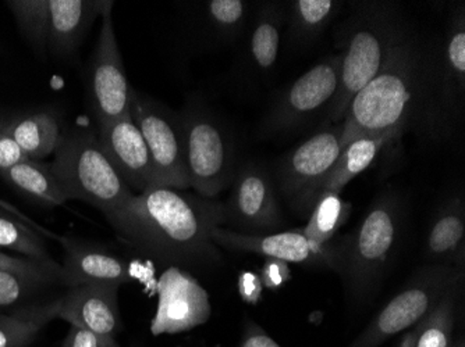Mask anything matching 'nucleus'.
Masks as SVG:
<instances>
[{
  "label": "nucleus",
  "instance_id": "33",
  "mask_svg": "<svg viewBox=\"0 0 465 347\" xmlns=\"http://www.w3.org/2000/svg\"><path fill=\"white\" fill-rule=\"evenodd\" d=\"M54 285L51 282L17 274L2 273L0 271V307L15 306L27 302L42 289Z\"/></svg>",
  "mask_w": 465,
  "mask_h": 347
},
{
  "label": "nucleus",
  "instance_id": "21",
  "mask_svg": "<svg viewBox=\"0 0 465 347\" xmlns=\"http://www.w3.org/2000/svg\"><path fill=\"white\" fill-rule=\"evenodd\" d=\"M424 255L428 265L465 267V200L454 195L440 206L425 237Z\"/></svg>",
  "mask_w": 465,
  "mask_h": 347
},
{
  "label": "nucleus",
  "instance_id": "36",
  "mask_svg": "<svg viewBox=\"0 0 465 347\" xmlns=\"http://www.w3.org/2000/svg\"><path fill=\"white\" fill-rule=\"evenodd\" d=\"M240 347H282L278 342L269 336L260 325L248 323L242 333V344Z\"/></svg>",
  "mask_w": 465,
  "mask_h": 347
},
{
  "label": "nucleus",
  "instance_id": "18",
  "mask_svg": "<svg viewBox=\"0 0 465 347\" xmlns=\"http://www.w3.org/2000/svg\"><path fill=\"white\" fill-rule=\"evenodd\" d=\"M287 20V4L266 2L251 18L242 41L240 67L245 77L268 81L274 74L281 53L282 33Z\"/></svg>",
  "mask_w": 465,
  "mask_h": 347
},
{
  "label": "nucleus",
  "instance_id": "34",
  "mask_svg": "<svg viewBox=\"0 0 465 347\" xmlns=\"http://www.w3.org/2000/svg\"><path fill=\"white\" fill-rule=\"evenodd\" d=\"M28 160L27 153L0 127V172Z\"/></svg>",
  "mask_w": 465,
  "mask_h": 347
},
{
  "label": "nucleus",
  "instance_id": "23",
  "mask_svg": "<svg viewBox=\"0 0 465 347\" xmlns=\"http://www.w3.org/2000/svg\"><path fill=\"white\" fill-rule=\"evenodd\" d=\"M394 142L397 140L393 135H367L347 143L341 158L337 159L333 169L316 190L315 203L325 193H341L351 179L370 169L381 153Z\"/></svg>",
  "mask_w": 465,
  "mask_h": 347
},
{
  "label": "nucleus",
  "instance_id": "4",
  "mask_svg": "<svg viewBox=\"0 0 465 347\" xmlns=\"http://www.w3.org/2000/svg\"><path fill=\"white\" fill-rule=\"evenodd\" d=\"M403 221L399 195L383 192L371 203L357 228L334 241L336 273L355 307L370 306L378 294L399 246Z\"/></svg>",
  "mask_w": 465,
  "mask_h": 347
},
{
  "label": "nucleus",
  "instance_id": "6",
  "mask_svg": "<svg viewBox=\"0 0 465 347\" xmlns=\"http://www.w3.org/2000/svg\"><path fill=\"white\" fill-rule=\"evenodd\" d=\"M179 113L190 184L200 197L215 199L232 185L236 174V143L229 128L203 99L192 96Z\"/></svg>",
  "mask_w": 465,
  "mask_h": 347
},
{
  "label": "nucleus",
  "instance_id": "22",
  "mask_svg": "<svg viewBox=\"0 0 465 347\" xmlns=\"http://www.w3.org/2000/svg\"><path fill=\"white\" fill-rule=\"evenodd\" d=\"M0 127L18 143L31 160L42 161L54 153L60 137V117L52 111H33L0 120Z\"/></svg>",
  "mask_w": 465,
  "mask_h": 347
},
{
  "label": "nucleus",
  "instance_id": "7",
  "mask_svg": "<svg viewBox=\"0 0 465 347\" xmlns=\"http://www.w3.org/2000/svg\"><path fill=\"white\" fill-rule=\"evenodd\" d=\"M465 101V7L460 4L440 48L428 49L422 134L445 138L461 119Z\"/></svg>",
  "mask_w": 465,
  "mask_h": 347
},
{
  "label": "nucleus",
  "instance_id": "3",
  "mask_svg": "<svg viewBox=\"0 0 465 347\" xmlns=\"http://www.w3.org/2000/svg\"><path fill=\"white\" fill-rule=\"evenodd\" d=\"M409 30L396 4L357 2L352 5L351 14L339 34L341 78L323 124L343 122L352 99L385 66Z\"/></svg>",
  "mask_w": 465,
  "mask_h": 347
},
{
  "label": "nucleus",
  "instance_id": "11",
  "mask_svg": "<svg viewBox=\"0 0 465 347\" xmlns=\"http://www.w3.org/2000/svg\"><path fill=\"white\" fill-rule=\"evenodd\" d=\"M130 116L150 150L156 187L190 189L180 113L132 88Z\"/></svg>",
  "mask_w": 465,
  "mask_h": 347
},
{
  "label": "nucleus",
  "instance_id": "37",
  "mask_svg": "<svg viewBox=\"0 0 465 347\" xmlns=\"http://www.w3.org/2000/svg\"><path fill=\"white\" fill-rule=\"evenodd\" d=\"M262 282L252 273H242L239 278V291L247 303H257L261 296Z\"/></svg>",
  "mask_w": 465,
  "mask_h": 347
},
{
  "label": "nucleus",
  "instance_id": "38",
  "mask_svg": "<svg viewBox=\"0 0 465 347\" xmlns=\"http://www.w3.org/2000/svg\"><path fill=\"white\" fill-rule=\"evenodd\" d=\"M63 347H102L95 333L83 328L72 327Z\"/></svg>",
  "mask_w": 465,
  "mask_h": 347
},
{
  "label": "nucleus",
  "instance_id": "17",
  "mask_svg": "<svg viewBox=\"0 0 465 347\" xmlns=\"http://www.w3.org/2000/svg\"><path fill=\"white\" fill-rule=\"evenodd\" d=\"M211 315L208 296L197 282L176 267L159 282V307L153 321V335L192 330Z\"/></svg>",
  "mask_w": 465,
  "mask_h": 347
},
{
  "label": "nucleus",
  "instance_id": "32",
  "mask_svg": "<svg viewBox=\"0 0 465 347\" xmlns=\"http://www.w3.org/2000/svg\"><path fill=\"white\" fill-rule=\"evenodd\" d=\"M0 271L62 284V265L56 262H41L31 257H13L0 250Z\"/></svg>",
  "mask_w": 465,
  "mask_h": 347
},
{
  "label": "nucleus",
  "instance_id": "2",
  "mask_svg": "<svg viewBox=\"0 0 465 347\" xmlns=\"http://www.w3.org/2000/svg\"><path fill=\"white\" fill-rule=\"evenodd\" d=\"M428 49L411 28L393 49L385 66L357 93L343 120L341 148L367 135L422 132Z\"/></svg>",
  "mask_w": 465,
  "mask_h": 347
},
{
  "label": "nucleus",
  "instance_id": "8",
  "mask_svg": "<svg viewBox=\"0 0 465 347\" xmlns=\"http://www.w3.org/2000/svg\"><path fill=\"white\" fill-rule=\"evenodd\" d=\"M464 270L448 265H428L414 274L368 323L349 347H379L388 339L411 330L424 320L441 297L460 279Z\"/></svg>",
  "mask_w": 465,
  "mask_h": 347
},
{
  "label": "nucleus",
  "instance_id": "19",
  "mask_svg": "<svg viewBox=\"0 0 465 347\" xmlns=\"http://www.w3.org/2000/svg\"><path fill=\"white\" fill-rule=\"evenodd\" d=\"M64 247L62 284L67 288L84 284L123 285L132 281L129 265L117 255L104 249L85 246L67 237L54 236Z\"/></svg>",
  "mask_w": 465,
  "mask_h": 347
},
{
  "label": "nucleus",
  "instance_id": "10",
  "mask_svg": "<svg viewBox=\"0 0 465 347\" xmlns=\"http://www.w3.org/2000/svg\"><path fill=\"white\" fill-rule=\"evenodd\" d=\"M343 122L323 124L304 142L282 156L272 177L292 211L310 216L323 179L341 158Z\"/></svg>",
  "mask_w": 465,
  "mask_h": 347
},
{
  "label": "nucleus",
  "instance_id": "30",
  "mask_svg": "<svg viewBox=\"0 0 465 347\" xmlns=\"http://www.w3.org/2000/svg\"><path fill=\"white\" fill-rule=\"evenodd\" d=\"M7 6L15 14L23 35L36 53L48 52L49 0H12Z\"/></svg>",
  "mask_w": 465,
  "mask_h": 347
},
{
  "label": "nucleus",
  "instance_id": "20",
  "mask_svg": "<svg viewBox=\"0 0 465 347\" xmlns=\"http://www.w3.org/2000/svg\"><path fill=\"white\" fill-rule=\"evenodd\" d=\"M104 6L96 0H49V53L72 59Z\"/></svg>",
  "mask_w": 465,
  "mask_h": 347
},
{
  "label": "nucleus",
  "instance_id": "14",
  "mask_svg": "<svg viewBox=\"0 0 465 347\" xmlns=\"http://www.w3.org/2000/svg\"><path fill=\"white\" fill-rule=\"evenodd\" d=\"M213 241L221 249L255 253L287 265L294 263L311 267H325L336 273V239L329 246H316L308 241L302 228L268 235H242L218 227L213 231Z\"/></svg>",
  "mask_w": 465,
  "mask_h": 347
},
{
  "label": "nucleus",
  "instance_id": "1",
  "mask_svg": "<svg viewBox=\"0 0 465 347\" xmlns=\"http://www.w3.org/2000/svg\"><path fill=\"white\" fill-rule=\"evenodd\" d=\"M108 218L117 236L155 262L180 270L221 265L213 231L223 227V203L197 193L153 187L125 200Z\"/></svg>",
  "mask_w": 465,
  "mask_h": 347
},
{
  "label": "nucleus",
  "instance_id": "39",
  "mask_svg": "<svg viewBox=\"0 0 465 347\" xmlns=\"http://www.w3.org/2000/svg\"><path fill=\"white\" fill-rule=\"evenodd\" d=\"M415 343V327L407 331L403 335V339L400 342L399 347H414Z\"/></svg>",
  "mask_w": 465,
  "mask_h": 347
},
{
  "label": "nucleus",
  "instance_id": "40",
  "mask_svg": "<svg viewBox=\"0 0 465 347\" xmlns=\"http://www.w3.org/2000/svg\"><path fill=\"white\" fill-rule=\"evenodd\" d=\"M102 347H120L116 341H101Z\"/></svg>",
  "mask_w": 465,
  "mask_h": 347
},
{
  "label": "nucleus",
  "instance_id": "29",
  "mask_svg": "<svg viewBox=\"0 0 465 347\" xmlns=\"http://www.w3.org/2000/svg\"><path fill=\"white\" fill-rule=\"evenodd\" d=\"M350 213L351 205L341 197V193H325L316 200L302 232L316 246H329L336 239L339 229L349 220Z\"/></svg>",
  "mask_w": 465,
  "mask_h": 347
},
{
  "label": "nucleus",
  "instance_id": "24",
  "mask_svg": "<svg viewBox=\"0 0 465 347\" xmlns=\"http://www.w3.org/2000/svg\"><path fill=\"white\" fill-rule=\"evenodd\" d=\"M0 178L21 197L42 207H59L69 202L52 171L51 163L25 161L0 172Z\"/></svg>",
  "mask_w": 465,
  "mask_h": 347
},
{
  "label": "nucleus",
  "instance_id": "9",
  "mask_svg": "<svg viewBox=\"0 0 465 347\" xmlns=\"http://www.w3.org/2000/svg\"><path fill=\"white\" fill-rule=\"evenodd\" d=\"M341 54L323 57L274 99L260 124V137L300 132L316 120L325 121L341 78Z\"/></svg>",
  "mask_w": 465,
  "mask_h": 347
},
{
  "label": "nucleus",
  "instance_id": "41",
  "mask_svg": "<svg viewBox=\"0 0 465 347\" xmlns=\"http://www.w3.org/2000/svg\"><path fill=\"white\" fill-rule=\"evenodd\" d=\"M451 347H465V339L461 336V338L457 339V341H453Z\"/></svg>",
  "mask_w": 465,
  "mask_h": 347
},
{
  "label": "nucleus",
  "instance_id": "13",
  "mask_svg": "<svg viewBox=\"0 0 465 347\" xmlns=\"http://www.w3.org/2000/svg\"><path fill=\"white\" fill-rule=\"evenodd\" d=\"M114 2L102 12V28L88 63L87 98L96 122L112 121L130 113V91L112 18Z\"/></svg>",
  "mask_w": 465,
  "mask_h": 347
},
{
  "label": "nucleus",
  "instance_id": "35",
  "mask_svg": "<svg viewBox=\"0 0 465 347\" xmlns=\"http://www.w3.org/2000/svg\"><path fill=\"white\" fill-rule=\"evenodd\" d=\"M289 278L290 273L287 263L273 260V258L266 260L262 273H261V282H262L263 286L269 289H276L283 285Z\"/></svg>",
  "mask_w": 465,
  "mask_h": 347
},
{
  "label": "nucleus",
  "instance_id": "25",
  "mask_svg": "<svg viewBox=\"0 0 465 347\" xmlns=\"http://www.w3.org/2000/svg\"><path fill=\"white\" fill-rule=\"evenodd\" d=\"M341 5L336 0H294L287 4V45L292 49L312 45L336 17Z\"/></svg>",
  "mask_w": 465,
  "mask_h": 347
},
{
  "label": "nucleus",
  "instance_id": "31",
  "mask_svg": "<svg viewBox=\"0 0 465 347\" xmlns=\"http://www.w3.org/2000/svg\"><path fill=\"white\" fill-rule=\"evenodd\" d=\"M0 249L12 250L41 262H54L45 242L23 221L0 210Z\"/></svg>",
  "mask_w": 465,
  "mask_h": 347
},
{
  "label": "nucleus",
  "instance_id": "12",
  "mask_svg": "<svg viewBox=\"0 0 465 347\" xmlns=\"http://www.w3.org/2000/svg\"><path fill=\"white\" fill-rule=\"evenodd\" d=\"M223 203V227L242 235L281 232L283 216L272 172L258 161L237 166Z\"/></svg>",
  "mask_w": 465,
  "mask_h": 347
},
{
  "label": "nucleus",
  "instance_id": "27",
  "mask_svg": "<svg viewBox=\"0 0 465 347\" xmlns=\"http://www.w3.org/2000/svg\"><path fill=\"white\" fill-rule=\"evenodd\" d=\"M462 285L464 278L457 281L435 309L415 325L414 347H451Z\"/></svg>",
  "mask_w": 465,
  "mask_h": 347
},
{
  "label": "nucleus",
  "instance_id": "28",
  "mask_svg": "<svg viewBox=\"0 0 465 347\" xmlns=\"http://www.w3.org/2000/svg\"><path fill=\"white\" fill-rule=\"evenodd\" d=\"M54 318L56 300L21 307L12 314H0V347H27Z\"/></svg>",
  "mask_w": 465,
  "mask_h": 347
},
{
  "label": "nucleus",
  "instance_id": "16",
  "mask_svg": "<svg viewBox=\"0 0 465 347\" xmlns=\"http://www.w3.org/2000/svg\"><path fill=\"white\" fill-rule=\"evenodd\" d=\"M117 291L119 285L112 284L67 288L66 294L56 299V318L95 333L99 341H114L122 330Z\"/></svg>",
  "mask_w": 465,
  "mask_h": 347
},
{
  "label": "nucleus",
  "instance_id": "15",
  "mask_svg": "<svg viewBox=\"0 0 465 347\" xmlns=\"http://www.w3.org/2000/svg\"><path fill=\"white\" fill-rule=\"evenodd\" d=\"M98 127L102 150L127 187L138 193L156 187L150 150L130 113Z\"/></svg>",
  "mask_w": 465,
  "mask_h": 347
},
{
  "label": "nucleus",
  "instance_id": "26",
  "mask_svg": "<svg viewBox=\"0 0 465 347\" xmlns=\"http://www.w3.org/2000/svg\"><path fill=\"white\" fill-rule=\"evenodd\" d=\"M209 38L219 45L242 41L251 21V5L244 0H209L203 5Z\"/></svg>",
  "mask_w": 465,
  "mask_h": 347
},
{
  "label": "nucleus",
  "instance_id": "5",
  "mask_svg": "<svg viewBox=\"0 0 465 347\" xmlns=\"http://www.w3.org/2000/svg\"><path fill=\"white\" fill-rule=\"evenodd\" d=\"M51 167L67 200H81L104 216L132 198L133 190L104 156L98 134L88 128L62 132Z\"/></svg>",
  "mask_w": 465,
  "mask_h": 347
}]
</instances>
